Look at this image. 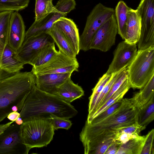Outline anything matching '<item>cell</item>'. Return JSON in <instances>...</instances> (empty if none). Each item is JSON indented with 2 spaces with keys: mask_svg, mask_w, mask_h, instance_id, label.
I'll use <instances>...</instances> for the list:
<instances>
[{
  "mask_svg": "<svg viewBox=\"0 0 154 154\" xmlns=\"http://www.w3.org/2000/svg\"><path fill=\"white\" fill-rule=\"evenodd\" d=\"M53 42V40L48 33L25 38L16 56L24 65H31L39 51L46 45Z\"/></svg>",
  "mask_w": 154,
  "mask_h": 154,
  "instance_id": "7c38bea8",
  "label": "cell"
},
{
  "mask_svg": "<svg viewBox=\"0 0 154 154\" xmlns=\"http://www.w3.org/2000/svg\"><path fill=\"white\" fill-rule=\"evenodd\" d=\"M127 69L131 88H141L154 75V47L138 50Z\"/></svg>",
  "mask_w": 154,
  "mask_h": 154,
  "instance_id": "5b68a950",
  "label": "cell"
},
{
  "mask_svg": "<svg viewBox=\"0 0 154 154\" xmlns=\"http://www.w3.org/2000/svg\"><path fill=\"white\" fill-rule=\"evenodd\" d=\"M6 11L0 12V73L2 55L7 45L10 21L13 12Z\"/></svg>",
  "mask_w": 154,
  "mask_h": 154,
  "instance_id": "7402d4cb",
  "label": "cell"
},
{
  "mask_svg": "<svg viewBox=\"0 0 154 154\" xmlns=\"http://www.w3.org/2000/svg\"><path fill=\"white\" fill-rule=\"evenodd\" d=\"M137 44L129 43L125 40L119 42L113 53V57L106 73L112 74L128 67L137 52Z\"/></svg>",
  "mask_w": 154,
  "mask_h": 154,
  "instance_id": "8fae6325",
  "label": "cell"
},
{
  "mask_svg": "<svg viewBox=\"0 0 154 154\" xmlns=\"http://www.w3.org/2000/svg\"><path fill=\"white\" fill-rule=\"evenodd\" d=\"M130 88H131L128 78L105 103L97 110L93 115L91 121L94 118L113 103L122 99Z\"/></svg>",
  "mask_w": 154,
  "mask_h": 154,
  "instance_id": "484cf974",
  "label": "cell"
},
{
  "mask_svg": "<svg viewBox=\"0 0 154 154\" xmlns=\"http://www.w3.org/2000/svg\"><path fill=\"white\" fill-rule=\"evenodd\" d=\"M35 86V76L31 71L20 72L0 79V123L12 112L13 106L21 110Z\"/></svg>",
  "mask_w": 154,
  "mask_h": 154,
  "instance_id": "7a4b0ae2",
  "label": "cell"
},
{
  "mask_svg": "<svg viewBox=\"0 0 154 154\" xmlns=\"http://www.w3.org/2000/svg\"><path fill=\"white\" fill-rule=\"evenodd\" d=\"M59 50L65 54L72 57H76L75 54L68 42L61 31L55 26L53 25L47 32Z\"/></svg>",
  "mask_w": 154,
  "mask_h": 154,
  "instance_id": "603a6c76",
  "label": "cell"
},
{
  "mask_svg": "<svg viewBox=\"0 0 154 154\" xmlns=\"http://www.w3.org/2000/svg\"><path fill=\"white\" fill-rule=\"evenodd\" d=\"M114 13L113 8L100 3L94 7L87 17L84 30L80 36V50L86 51L90 50L91 40L96 31Z\"/></svg>",
  "mask_w": 154,
  "mask_h": 154,
  "instance_id": "8992f818",
  "label": "cell"
},
{
  "mask_svg": "<svg viewBox=\"0 0 154 154\" xmlns=\"http://www.w3.org/2000/svg\"><path fill=\"white\" fill-rule=\"evenodd\" d=\"M154 96L143 106L138 109L137 123L145 129L154 119Z\"/></svg>",
  "mask_w": 154,
  "mask_h": 154,
  "instance_id": "d4e9b609",
  "label": "cell"
},
{
  "mask_svg": "<svg viewBox=\"0 0 154 154\" xmlns=\"http://www.w3.org/2000/svg\"><path fill=\"white\" fill-rule=\"evenodd\" d=\"M14 122L17 125H21L23 123V121L22 119L20 117H18Z\"/></svg>",
  "mask_w": 154,
  "mask_h": 154,
  "instance_id": "7bdbcfd3",
  "label": "cell"
},
{
  "mask_svg": "<svg viewBox=\"0 0 154 154\" xmlns=\"http://www.w3.org/2000/svg\"><path fill=\"white\" fill-rule=\"evenodd\" d=\"M154 130L152 129L145 136L143 146L140 154H154Z\"/></svg>",
  "mask_w": 154,
  "mask_h": 154,
  "instance_id": "d590c367",
  "label": "cell"
},
{
  "mask_svg": "<svg viewBox=\"0 0 154 154\" xmlns=\"http://www.w3.org/2000/svg\"><path fill=\"white\" fill-rule=\"evenodd\" d=\"M20 117V113L17 111L12 112L8 115L7 118L10 120L15 122L19 117Z\"/></svg>",
  "mask_w": 154,
  "mask_h": 154,
  "instance_id": "60d3db41",
  "label": "cell"
},
{
  "mask_svg": "<svg viewBox=\"0 0 154 154\" xmlns=\"http://www.w3.org/2000/svg\"><path fill=\"white\" fill-rule=\"evenodd\" d=\"M62 32L73 51L77 55L80 50V36L76 24L71 19L61 17L54 23Z\"/></svg>",
  "mask_w": 154,
  "mask_h": 154,
  "instance_id": "5bb4252c",
  "label": "cell"
},
{
  "mask_svg": "<svg viewBox=\"0 0 154 154\" xmlns=\"http://www.w3.org/2000/svg\"><path fill=\"white\" fill-rule=\"evenodd\" d=\"M137 9L141 23L138 50L154 47V0H141Z\"/></svg>",
  "mask_w": 154,
  "mask_h": 154,
  "instance_id": "52a82bcc",
  "label": "cell"
},
{
  "mask_svg": "<svg viewBox=\"0 0 154 154\" xmlns=\"http://www.w3.org/2000/svg\"><path fill=\"white\" fill-rule=\"evenodd\" d=\"M25 26L23 19L17 11L13 12L11 18L7 45L16 54L25 37Z\"/></svg>",
  "mask_w": 154,
  "mask_h": 154,
  "instance_id": "4fadbf2b",
  "label": "cell"
},
{
  "mask_svg": "<svg viewBox=\"0 0 154 154\" xmlns=\"http://www.w3.org/2000/svg\"><path fill=\"white\" fill-rule=\"evenodd\" d=\"M121 145L119 142L115 141L108 148L104 154H116Z\"/></svg>",
  "mask_w": 154,
  "mask_h": 154,
  "instance_id": "ab89813d",
  "label": "cell"
},
{
  "mask_svg": "<svg viewBox=\"0 0 154 154\" xmlns=\"http://www.w3.org/2000/svg\"><path fill=\"white\" fill-rule=\"evenodd\" d=\"M145 138V136L138 135L122 144L116 154H140Z\"/></svg>",
  "mask_w": 154,
  "mask_h": 154,
  "instance_id": "cb8c5ba5",
  "label": "cell"
},
{
  "mask_svg": "<svg viewBox=\"0 0 154 154\" xmlns=\"http://www.w3.org/2000/svg\"><path fill=\"white\" fill-rule=\"evenodd\" d=\"M14 122L11 121L5 124H0V135L3 133L7 128Z\"/></svg>",
  "mask_w": 154,
  "mask_h": 154,
  "instance_id": "b9f144b4",
  "label": "cell"
},
{
  "mask_svg": "<svg viewBox=\"0 0 154 154\" xmlns=\"http://www.w3.org/2000/svg\"><path fill=\"white\" fill-rule=\"evenodd\" d=\"M57 52L54 42L48 43L39 51L31 65L33 67L42 65L48 62Z\"/></svg>",
  "mask_w": 154,
  "mask_h": 154,
  "instance_id": "4316f807",
  "label": "cell"
},
{
  "mask_svg": "<svg viewBox=\"0 0 154 154\" xmlns=\"http://www.w3.org/2000/svg\"><path fill=\"white\" fill-rule=\"evenodd\" d=\"M49 119L55 130L59 128L68 130L72 125V123L69 119L54 116H51Z\"/></svg>",
  "mask_w": 154,
  "mask_h": 154,
  "instance_id": "8d00e7d4",
  "label": "cell"
},
{
  "mask_svg": "<svg viewBox=\"0 0 154 154\" xmlns=\"http://www.w3.org/2000/svg\"><path fill=\"white\" fill-rule=\"evenodd\" d=\"M66 15L60 12L51 13L39 20L35 21L26 32L25 38L47 33L57 20Z\"/></svg>",
  "mask_w": 154,
  "mask_h": 154,
  "instance_id": "e0dca14e",
  "label": "cell"
},
{
  "mask_svg": "<svg viewBox=\"0 0 154 154\" xmlns=\"http://www.w3.org/2000/svg\"><path fill=\"white\" fill-rule=\"evenodd\" d=\"M84 94V91L82 87L74 83L70 77L59 87L55 94L65 101L71 104Z\"/></svg>",
  "mask_w": 154,
  "mask_h": 154,
  "instance_id": "d6986e66",
  "label": "cell"
},
{
  "mask_svg": "<svg viewBox=\"0 0 154 154\" xmlns=\"http://www.w3.org/2000/svg\"><path fill=\"white\" fill-rule=\"evenodd\" d=\"M20 125H11L0 135V154H27L29 151L22 142Z\"/></svg>",
  "mask_w": 154,
  "mask_h": 154,
  "instance_id": "30bf717a",
  "label": "cell"
},
{
  "mask_svg": "<svg viewBox=\"0 0 154 154\" xmlns=\"http://www.w3.org/2000/svg\"><path fill=\"white\" fill-rule=\"evenodd\" d=\"M141 17L138 10L130 8L127 24L126 38L124 40L131 44H137L140 34Z\"/></svg>",
  "mask_w": 154,
  "mask_h": 154,
  "instance_id": "ac0fdd59",
  "label": "cell"
},
{
  "mask_svg": "<svg viewBox=\"0 0 154 154\" xmlns=\"http://www.w3.org/2000/svg\"><path fill=\"white\" fill-rule=\"evenodd\" d=\"M53 0H35V20H39L50 14L60 12L53 4Z\"/></svg>",
  "mask_w": 154,
  "mask_h": 154,
  "instance_id": "83f0119b",
  "label": "cell"
},
{
  "mask_svg": "<svg viewBox=\"0 0 154 154\" xmlns=\"http://www.w3.org/2000/svg\"><path fill=\"white\" fill-rule=\"evenodd\" d=\"M30 0H0V12L17 11L27 7Z\"/></svg>",
  "mask_w": 154,
  "mask_h": 154,
  "instance_id": "f546056e",
  "label": "cell"
},
{
  "mask_svg": "<svg viewBox=\"0 0 154 154\" xmlns=\"http://www.w3.org/2000/svg\"><path fill=\"white\" fill-rule=\"evenodd\" d=\"M123 100L119 108L104 120L93 124L85 122L79 135L82 142L93 138L110 128L137 122L138 109L133 106L128 98Z\"/></svg>",
  "mask_w": 154,
  "mask_h": 154,
  "instance_id": "3957f363",
  "label": "cell"
},
{
  "mask_svg": "<svg viewBox=\"0 0 154 154\" xmlns=\"http://www.w3.org/2000/svg\"><path fill=\"white\" fill-rule=\"evenodd\" d=\"M114 137H110L103 140L92 150L90 154H104L108 148L115 141Z\"/></svg>",
  "mask_w": 154,
  "mask_h": 154,
  "instance_id": "74e56055",
  "label": "cell"
},
{
  "mask_svg": "<svg viewBox=\"0 0 154 154\" xmlns=\"http://www.w3.org/2000/svg\"><path fill=\"white\" fill-rule=\"evenodd\" d=\"M76 5L75 0H59L54 6L59 11L67 15L75 9Z\"/></svg>",
  "mask_w": 154,
  "mask_h": 154,
  "instance_id": "e575fe53",
  "label": "cell"
},
{
  "mask_svg": "<svg viewBox=\"0 0 154 154\" xmlns=\"http://www.w3.org/2000/svg\"><path fill=\"white\" fill-rule=\"evenodd\" d=\"M11 109L12 112L17 111H18V107L15 105H14L12 106Z\"/></svg>",
  "mask_w": 154,
  "mask_h": 154,
  "instance_id": "ee69618b",
  "label": "cell"
},
{
  "mask_svg": "<svg viewBox=\"0 0 154 154\" xmlns=\"http://www.w3.org/2000/svg\"><path fill=\"white\" fill-rule=\"evenodd\" d=\"M16 54L7 45L1 58L0 79L13 75L23 68L24 64L17 58Z\"/></svg>",
  "mask_w": 154,
  "mask_h": 154,
  "instance_id": "2e32d148",
  "label": "cell"
},
{
  "mask_svg": "<svg viewBox=\"0 0 154 154\" xmlns=\"http://www.w3.org/2000/svg\"><path fill=\"white\" fill-rule=\"evenodd\" d=\"M23 121L36 119H49L52 116L69 119L78 111L56 94L40 90L35 86L26 98L20 112Z\"/></svg>",
  "mask_w": 154,
  "mask_h": 154,
  "instance_id": "6da1fadb",
  "label": "cell"
},
{
  "mask_svg": "<svg viewBox=\"0 0 154 154\" xmlns=\"http://www.w3.org/2000/svg\"><path fill=\"white\" fill-rule=\"evenodd\" d=\"M54 130L50 119H32L20 125V136L29 151L33 148L47 146L53 139Z\"/></svg>",
  "mask_w": 154,
  "mask_h": 154,
  "instance_id": "277c9868",
  "label": "cell"
},
{
  "mask_svg": "<svg viewBox=\"0 0 154 154\" xmlns=\"http://www.w3.org/2000/svg\"><path fill=\"white\" fill-rule=\"evenodd\" d=\"M123 99L117 101L108 107L94 118L89 123H88L91 124H95L101 121L108 117L119 108L122 103Z\"/></svg>",
  "mask_w": 154,
  "mask_h": 154,
  "instance_id": "d6a6232c",
  "label": "cell"
},
{
  "mask_svg": "<svg viewBox=\"0 0 154 154\" xmlns=\"http://www.w3.org/2000/svg\"><path fill=\"white\" fill-rule=\"evenodd\" d=\"M129 8L124 1L121 0L118 3L114 10L118 33L124 40L126 38L127 24Z\"/></svg>",
  "mask_w": 154,
  "mask_h": 154,
  "instance_id": "44dd1931",
  "label": "cell"
},
{
  "mask_svg": "<svg viewBox=\"0 0 154 154\" xmlns=\"http://www.w3.org/2000/svg\"><path fill=\"white\" fill-rule=\"evenodd\" d=\"M140 91L129 100L136 108L139 109L154 95V75L149 79Z\"/></svg>",
  "mask_w": 154,
  "mask_h": 154,
  "instance_id": "ffe728a7",
  "label": "cell"
},
{
  "mask_svg": "<svg viewBox=\"0 0 154 154\" xmlns=\"http://www.w3.org/2000/svg\"><path fill=\"white\" fill-rule=\"evenodd\" d=\"M112 75L106 73L99 79L95 86L92 89V93L89 97L88 113L93 110L97 97L105 85L110 79Z\"/></svg>",
  "mask_w": 154,
  "mask_h": 154,
  "instance_id": "f1b7e54d",
  "label": "cell"
},
{
  "mask_svg": "<svg viewBox=\"0 0 154 154\" xmlns=\"http://www.w3.org/2000/svg\"><path fill=\"white\" fill-rule=\"evenodd\" d=\"M111 128L113 130L116 134L125 133L137 134H139L141 131L145 129L140 125L137 122L124 126H117Z\"/></svg>",
  "mask_w": 154,
  "mask_h": 154,
  "instance_id": "836d02e7",
  "label": "cell"
},
{
  "mask_svg": "<svg viewBox=\"0 0 154 154\" xmlns=\"http://www.w3.org/2000/svg\"><path fill=\"white\" fill-rule=\"evenodd\" d=\"M79 63L76 57H69L60 50L47 63L37 67H32V70L35 75L47 73H72L78 71Z\"/></svg>",
  "mask_w": 154,
  "mask_h": 154,
  "instance_id": "ba28073f",
  "label": "cell"
},
{
  "mask_svg": "<svg viewBox=\"0 0 154 154\" xmlns=\"http://www.w3.org/2000/svg\"><path fill=\"white\" fill-rule=\"evenodd\" d=\"M121 70L117 72L112 74L110 79L104 86L97 99L93 110L90 113H88L87 120L86 121L88 123H89L91 122L92 117L96 111L98 106L103 98L109 92Z\"/></svg>",
  "mask_w": 154,
  "mask_h": 154,
  "instance_id": "4dcf8cb0",
  "label": "cell"
},
{
  "mask_svg": "<svg viewBox=\"0 0 154 154\" xmlns=\"http://www.w3.org/2000/svg\"><path fill=\"white\" fill-rule=\"evenodd\" d=\"M72 73H52L35 75L36 86L46 92L55 94L59 87L68 78Z\"/></svg>",
  "mask_w": 154,
  "mask_h": 154,
  "instance_id": "9a60e30c",
  "label": "cell"
},
{
  "mask_svg": "<svg viewBox=\"0 0 154 154\" xmlns=\"http://www.w3.org/2000/svg\"><path fill=\"white\" fill-rule=\"evenodd\" d=\"M128 78V70L127 67L123 68L121 70L109 92L99 104L97 110L105 103L106 101L119 89L123 82Z\"/></svg>",
  "mask_w": 154,
  "mask_h": 154,
  "instance_id": "1f68e13d",
  "label": "cell"
},
{
  "mask_svg": "<svg viewBox=\"0 0 154 154\" xmlns=\"http://www.w3.org/2000/svg\"><path fill=\"white\" fill-rule=\"evenodd\" d=\"M117 33V26L114 13L96 31L91 40L90 49L107 51L115 44Z\"/></svg>",
  "mask_w": 154,
  "mask_h": 154,
  "instance_id": "9c48e42d",
  "label": "cell"
},
{
  "mask_svg": "<svg viewBox=\"0 0 154 154\" xmlns=\"http://www.w3.org/2000/svg\"><path fill=\"white\" fill-rule=\"evenodd\" d=\"M138 135L139 134H130L125 133L116 134L114 139L115 141L119 142L122 144L125 143Z\"/></svg>",
  "mask_w": 154,
  "mask_h": 154,
  "instance_id": "f35d334b",
  "label": "cell"
}]
</instances>
